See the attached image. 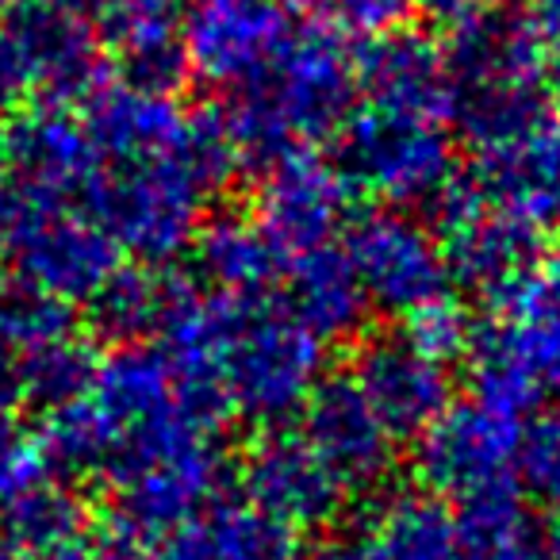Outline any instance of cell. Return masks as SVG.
<instances>
[{"label": "cell", "instance_id": "1", "mask_svg": "<svg viewBox=\"0 0 560 560\" xmlns=\"http://www.w3.org/2000/svg\"><path fill=\"white\" fill-rule=\"evenodd\" d=\"M219 104L242 170L272 165L300 142L327 139L342 127L358 93V66L346 35L323 20L292 24L280 50Z\"/></svg>", "mask_w": 560, "mask_h": 560}, {"label": "cell", "instance_id": "2", "mask_svg": "<svg viewBox=\"0 0 560 560\" xmlns=\"http://www.w3.org/2000/svg\"><path fill=\"white\" fill-rule=\"evenodd\" d=\"M453 124L468 142V177L534 226L560 223V101L545 85L460 96Z\"/></svg>", "mask_w": 560, "mask_h": 560}, {"label": "cell", "instance_id": "3", "mask_svg": "<svg viewBox=\"0 0 560 560\" xmlns=\"http://www.w3.org/2000/svg\"><path fill=\"white\" fill-rule=\"evenodd\" d=\"M483 300L491 319L472 323L465 350L472 396L518 419L545 399L560 404V257H537Z\"/></svg>", "mask_w": 560, "mask_h": 560}, {"label": "cell", "instance_id": "4", "mask_svg": "<svg viewBox=\"0 0 560 560\" xmlns=\"http://www.w3.org/2000/svg\"><path fill=\"white\" fill-rule=\"evenodd\" d=\"M226 296V292H223ZM323 381V338L272 292L226 296L219 396L226 415L257 427L284 422Z\"/></svg>", "mask_w": 560, "mask_h": 560}, {"label": "cell", "instance_id": "5", "mask_svg": "<svg viewBox=\"0 0 560 560\" xmlns=\"http://www.w3.org/2000/svg\"><path fill=\"white\" fill-rule=\"evenodd\" d=\"M0 257L27 289L89 300L119 265V249L85 203L0 180Z\"/></svg>", "mask_w": 560, "mask_h": 560}, {"label": "cell", "instance_id": "6", "mask_svg": "<svg viewBox=\"0 0 560 560\" xmlns=\"http://www.w3.org/2000/svg\"><path fill=\"white\" fill-rule=\"evenodd\" d=\"M211 188L188 162V150L104 162L89 188V215L108 231L116 249L139 261L162 265L192 246L203 223V200Z\"/></svg>", "mask_w": 560, "mask_h": 560}, {"label": "cell", "instance_id": "7", "mask_svg": "<svg viewBox=\"0 0 560 560\" xmlns=\"http://www.w3.org/2000/svg\"><path fill=\"white\" fill-rule=\"evenodd\" d=\"M335 158L346 185L384 203H427L457 173L445 124L404 116L392 108H350L335 131Z\"/></svg>", "mask_w": 560, "mask_h": 560}, {"label": "cell", "instance_id": "8", "mask_svg": "<svg viewBox=\"0 0 560 560\" xmlns=\"http://www.w3.org/2000/svg\"><path fill=\"white\" fill-rule=\"evenodd\" d=\"M434 238L442 246L450 280L476 292H495L541 257V226L526 223L495 203L472 177L453 173L434 196Z\"/></svg>", "mask_w": 560, "mask_h": 560}, {"label": "cell", "instance_id": "9", "mask_svg": "<svg viewBox=\"0 0 560 560\" xmlns=\"http://www.w3.org/2000/svg\"><path fill=\"white\" fill-rule=\"evenodd\" d=\"M522 419L506 415L483 399L468 396L450 404L415 442V468L427 491L438 499L468 503L514 483V457H518Z\"/></svg>", "mask_w": 560, "mask_h": 560}, {"label": "cell", "instance_id": "10", "mask_svg": "<svg viewBox=\"0 0 560 560\" xmlns=\"http://www.w3.org/2000/svg\"><path fill=\"white\" fill-rule=\"evenodd\" d=\"M346 254L353 261L369 307L384 315H411L415 307L450 292L442 246L434 231L407 211H369L346 234Z\"/></svg>", "mask_w": 560, "mask_h": 560}, {"label": "cell", "instance_id": "11", "mask_svg": "<svg viewBox=\"0 0 560 560\" xmlns=\"http://www.w3.org/2000/svg\"><path fill=\"white\" fill-rule=\"evenodd\" d=\"M292 32L284 0H188L180 24L185 70L215 89L254 78Z\"/></svg>", "mask_w": 560, "mask_h": 560}, {"label": "cell", "instance_id": "12", "mask_svg": "<svg viewBox=\"0 0 560 560\" xmlns=\"http://www.w3.org/2000/svg\"><path fill=\"white\" fill-rule=\"evenodd\" d=\"M242 491L254 506L269 511L284 526L319 529L335 522L346 503V488L335 468L319 457L300 427L272 422L249 442L242 457Z\"/></svg>", "mask_w": 560, "mask_h": 560}, {"label": "cell", "instance_id": "13", "mask_svg": "<svg viewBox=\"0 0 560 560\" xmlns=\"http://www.w3.org/2000/svg\"><path fill=\"white\" fill-rule=\"evenodd\" d=\"M350 185L330 158L296 147L261 170L254 223L284 257L327 246L346 223Z\"/></svg>", "mask_w": 560, "mask_h": 560}, {"label": "cell", "instance_id": "14", "mask_svg": "<svg viewBox=\"0 0 560 560\" xmlns=\"http://www.w3.org/2000/svg\"><path fill=\"white\" fill-rule=\"evenodd\" d=\"M12 39L27 70V85L39 104H73L104 78L96 24L66 0H27L4 12Z\"/></svg>", "mask_w": 560, "mask_h": 560}, {"label": "cell", "instance_id": "15", "mask_svg": "<svg viewBox=\"0 0 560 560\" xmlns=\"http://www.w3.org/2000/svg\"><path fill=\"white\" fill-rule=\"evenodd\" d=\"M445 27H450V43L442 50L457 101L476 93H499V89L545 85L549 78V43L529 24V16L499 12L488 0Z\"/></svg>", "mask_w": 560, "mask_h": 560}, {"label": "cell", "instance_id": "16", "mask_svg": "<svg viewBox=\"0 0 560 560\" xmlns=\"http://www.w3.org/2000/svg\"><path fill=\"white\" fill-rule=\"evenodd\" d=\"M353 66H358V93H365V104L434 119V124H450L457 112V89H453L445 50L415 27L399 24L392 32L369 35Z\"/></svg>", "mask_w": 560, "mask_h": 560}, {"label": "cell", "instance_id": "17", "mask_svg": "<svg viewBox=\"0 0 560 560\" xmlns=\"http://www.w3.org/2000/svg\"><path fill=\"white\" fill-rule=\"evenodd\" d=\"M350 376L392 438H419L453 404L450 365L422 353L404 335L365 338Z\"/></svg>", "mask_w": 560, "mask_h": 560}, {"label": "cell", "instance_id": "18", "mask_svg": "<svg viewBox=\"0 0 560 560\" xmlns=\"http://www.w3.org/2000/svg\"><path fill=\"white\" fill-rule=\"evenodd\" d=\"M304 434L335 468L346 491L376 488L396 460V438L381 422L353 376H323L304 399Z\"/></svg>", "mask_w": 560, "mask_h": 560}, {"label": "cell", "instance_id": "19", "mask_svg": "<svg viewBox=\"0 0 560 560\" xmlns=\"http://www.w3.org/2000/svg\"><path fill=\"white\" fill-rule=\"evenodd\" d=\"M223 480V460L215 442H196L173 457L150 465L124 488H116V518L112 526L124 529L142 549H154L162 537L211 506L215 488Z\"/></svg>", "mask_w": 560, "mask_h": 560}, {"label": "cell", "instance_id": "20", "mask_svg": "<svg viewBox=\"0 0 560 560\" xmlns=\"http://www.w3.org/2000/svg\"><path fill=\"white\" fill-rule=\"evenodd\" d=\"M78 116L101 162L173 154L188 139V116L180 112L177 96L131 78H101L78 104Z\"/></svg>", "mask_w": 560, "mask_h": 560}, {"label": "cell", "instance_id": "21", "mask_svg": "<svg viewBox=\"0 0 560 560\" xmlns=\"http://www.w3.org/2000/svg\"><path fill=\"white\" fill-rule=\"evenodd\" d=\"M101 165L85 124L66 104H35L9 127V170L20 185L85 203Z\"/></svg>", "mask_w": 560, "mask_h": 560}, {"label": "cell", "instance_id": "22", "mask_svg": "<svg viewBox=\"0 0 560 560\" xmlns=\"http://www.w3.org/2000/svg\"><path fill=\"white\" fill-rule=\"evenodd\" d=\"M280 300L323 342L361 335L369 315V296L361 289L358 272H353L350 254L330 246V242L284 261Z\"/></svg>", "mask_w": 560, "mask_h": 560}, {"label": "cell", "instance_id": "23", "mask_svg": "<svg viewBox=\"0 0 560 560\" xmlns=\"http://www.w3.org/2000/svg\"><path fill=\"white\" fill-rule=\"evenodd\" d=\"M192 257L200 280H208L211 292H226V296L272 292L284 277V261H289L265 238L254 219L238 215H219L211 223H200L192 238Z\"/></svg>", "mask_w": 560, "mask_h": 560}, {"label": "cell", "instance_id": "24", "mask_svg": "<svg viewBox=\"0 0 560 560\" xmlns=\"http://www.w3.org/2000/svg\"><path fill=\"white\" fill-rule=\"evenodd\" d=\"M376 560H472L460 537L457 514L442 499L404 495L369 526Z\"/></svg>", "mask_w": 560, "mask_h": 560}, {"label": "cell", "instance_id": "25", "mask_svg": "<svg viewBox=\"0 0 560 560\" xmlns=\"http://www.w3.org/2000/svg\"><path fill=\"white\" fill-rule=\"evenodd\" d=\"M460 537L472 560H549V529L518 503V488H499L460 503Z\"/></svg>", "mask_w": 560, "mask_h": 560}, {"label": "cell", "instance_id": "26", "mask_svg": "<svg viewBox=\"0 0 560 560\" xmlns=\"http://www.w3.org/2000/svg\"><path fill=\"white\" fill-rule=\"evenodd\" d=\"M0 506H4L0 545H9V549L24 552L32 560H43L58 541L78 534L89 522L85 503H81L78 491L66 488V483H50L47 476Z\"/></svg>", "mask_w": 560, "mask_h": 560}, {"label": "cell", "instance_id": "27", "mask_svg": "<svg viewBox=\"0 0 560 560\" xmlns=\"http://www.w3.org/2000/svg\"><path fill=\"white\" fill-rule=\"evenodd\" d=\"M165 300V277L150 269H112L96 284L89 304V335L104 342L139 346L142 338L154 335L158 315Z\"/></svg>", "mask_w": 560, "mask_h": 560}, {"label": "cell", "instance_id": "28", "mask_svg": "<svg viewBox=\"0 0 560 560\" xmlns=\"http://www.w3.org/2000/svg\"><path fill=\"white\" fill-rule=\"evenodd\" d=\"M203 529L223 560H300V534L246 503H211L200 511Z\"/></svg>", "mask_w": 560, "mask_h": 560}, {"label": "cell", "instance_id": "29", "mask_svg": "<svg viewBox=\"0 0 560 560\" xmlns=\"http://www.w3.org/2000/svg\"><path fill=\"white\" fill-rule=\"evenodd\" d=\"M96 346L89 338V330H73V335L58 338V342L43 346V350L27 353L24 358V388H27V404L43 407H62L70 399H78L81 392L93 384L96 376Z\"/></svg>", "mask_w": 560, "mask_h": 560}, {"label": "cell", "instance_id": "30", "mask_svg": "<svg viewBox=\"0 0 560 560\" xmlns=\"http://www.w3.org/2000/svg\"><path fill=\"white\" fill-rule=\"evenodd\" d=\"M81 323L73 315V304L62 296H50L39 289H16L0 292V342L12 346L20 358L73 335Z\"/></svg>", "mask_w": 560, "mask_h": 560}, {"label": "cell", "instance_id": "31", "mask_svg": "<svg viewBox=\"0 0 560 560\" xmlns=\"http://www.w3.org/2000/svg\"><path fill=\"white\" fill-rule=\"evenodd\" d=\"M514 483L537 506L560 511V407H549V411L522 422Z\"/></svg>", "mask_w": 560, "mask_h": 560}, {"label": "cell", "instance_id": "32", "mask_svg": "<svg viewBox=\"0 0 560 560\" xmlns=\"http://www.w3.org/2000/svg\"><path fill=\"white\" fill-rule=\"evenodd\" d=\"M399 335L411 346H419L422 353H430L434 361L450 365V361L465 358L468 338H472V319L457 300L445 292V296L430 300V304L415 307L411 315H404V330Z\"/></svg>", "mask_w": 560, "mask_h": 560}, {"label": "cell", "instance_id": "33", "mask_svg": "<svg viewBox=\"0 0 560 560\" xmlns=\"http://www.w3.org/2000/svg\"><path fill=\"white\" fill-rule=\"evenodd\" d=\"M50 468L43 438L32 434L12 411H0V503L27 491L35 480H43Z\"/></svg>", "mask_w": 560, "mask_h": 560}, {"label": "cell", "instance_id": "34", "mask_svg": "<svg viewBox=\"0 0 560 560\" xmlns=\"http://www.w3.org/2000/svg\"><path fill=\"white\" fill-rule=\"evenodd\" d=\"M315 20L342 35H381L407 20L415 0H304Z\"/></svg>", "mask_w": 560, "mask_h": 560}, {"label": "cell", "instance_id": "35", "mask_svg": "<svg viewBox=\"0 0 560 560\" xmlns=\"http://www.w3.org/2000/svg\"><path fill=\"white\" fill-rule=\"evenodd\" d=\"M43 560H147V549L124 534L119 526H81L66 541H58Z\"/></svg>", "mask_w": 560, "mask_h": 560}, {"label": "cell", "instance_id": "36", "mask_svg": "<svg viewBox=\"0 0 560 560\" xmlns=\"http://www.w3.org/2000/svg\"><path fill=\"white\" fill-rule=\"evenodd\" d=\"M78 12H85L93 24H104V32H119L131 24H150V20H173V12L185 9L188 0H66Z\"/></svg>", "mask_w": 560, "mask_h": 560}, {"label": "cell", "instance_id": "37", "mask_svg": "<svg viewBox=\"0 0 560 560\" xmlns=\"http://www.w3.org/2000/svg\"><path fill=\"white\" fill-rule=\"evenodd\" d=\"M147 560H223V557H219L215 541H211L200 514H196V518H188L185 526L173 529L170 537H162V541L147 552Z\"/></svg>", "mask_w": 560, "mask_h": 560}, {"label": "cell", "instance_id": "38", "mask_svg": "<svg viewBox=\"0 0 560 560\" xmlns=\"http://www.w3.org/2000/svg\"><path fill=\"white\" fill-rule=\"evenodd\" d=\"M27 96H32V85H27L24 58H20V47L12 39L9 24L0 20V108L27 101Z\"/></svg>", "mask_w": 560, "mask_h": 560}, {"label": "cell", "instance_id": "39", "mask_svg": "<svg viewBox=\"0 0 560 560\" xmlns=\"http://www.w3.org/2000/svg\"><path fill=\"white\" fill-rule=\"evenodd\" d=\"M300 560H376V545L369 529H353V534H338L319 541L312 552H300Z\"/></svg>", "mask_w": 560, "mask_h": 560}, {"label": "cell", "instance_id": "40", "mask_svg": "<svg viewBox=\"0 0 560 560\" xmlns=\"http://www.w3.org/2000/svg\"><path fill=\"white\" fill-rule=\"evenodd\" d=\"M20 404H27L24 358L12 346L0 342V411H16Z\"/></svg>", "mask_w": 560, "mask_h": 560}, {"label": "cell", "instance_id": "41", "mask_svg": "<svg viewBox=\"0 0 560 560\" xmlns=\"http://www.w3.org/2000/svg\"><path fill=\"white\" fill-rule=\"evenodd\" d=\"M526 16L545 43H560V0H529Z\"/></svg>", "mask_w": 560, "mask_h": 560}, {"label": "cell", "instance_id": "42", "mask_svg": "<svg viewBox=\"0 0 560 560\" xmlns=\"http://www.w3.org/2000/svg\"><path fill=\"white\" fill-rule=\"evenodd\" d=\"M415 4H422L438 24H453V20L468 16V12L480 9V4H488V0H415Z\"/></svg>", "mask_w": 560, "mask_h": 560}, {"label": "cell", "instance_id": "43", "mask_svg": "<svg viewBox=\"0 0 560 560\" xmlns=\"http://www.w3.org/2000/svg\"><path fill=\"white\" fill-rule=\"evenodd\" d=\"M9 173V127H0V180Z\"/></svg>", "mask_w": 560, "mask_h": 560}, {"label": "cell", "instance_id": "44", "mask_svg": "<svg viewBox=\"0 0 560 560\" xmlns=\"http://www.w3.org/2000/svg\"><path fill=\"white\" fill-rule=\"evenodd\" d=\"M557 47V55L549 58V81H552V89H557V96H560V43H552Z\"/></svg>", "mask_w": 560, "mask_h": 560}, {"label": "cell", "instance_id": "45", "mask_svg": "<svg viewBox=\"0 0 560 560\" xmlns=\"http://www.w3.org/2000/svg\"><path fill=\"white\" fill-rule=\"evenodd\" d=\"M549 560H560V522L549 529Z\"/></svg>", "mask_w": 560, "mask_h": 560}, {"label": "cell", "instance_id": "46", "mask_svg": "<svg viewBox=\"0 0 560 560\" xmlns=\"http://www.w3.org/2000/svg\"><path fill=\"white\" fill-rule=\"evenodd\" d=\"M20 4H27V0H0V12H12V9H20Z\"/></svg>", "mask_w": 560, "mask_h": 560}, {"label": "cell", "instance_id": "47", "mask_svg": "<svg viewBox=\"0 0 560 560\" xmlns=\"http://www.w3.org/2000/svg\"><path fill=\"white\" fill-rule=\"evenodd\" d=\"M9 289V280H4V257H0V292Z\"/></svg>", "mask_w": 560, "mask_h": 560}]
</instances>
